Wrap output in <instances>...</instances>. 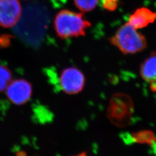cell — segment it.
Segmentation results:
<instances>
[{"mask_svg": "<svg viewBox=\"0 0 156 156\" xmlns=\"http://www.w3.org/2000/svg\"><path fill=\"white\" fill-rule=\"evenodd\" d=\"M19 0H0V26L4 28L13 27L22 15Z\"/></svg>", "mask_w": 156, "mask_h": 156, "instance_id": "cell-5", "label": "cell"}, {"mask_svg": "<svg viewBox=\"0 0 156 156\" xmlns=\"http://www.w3.org/2000/svg\"><path fill=\"white\" fill-rule=\"evenodd\" d=\"M5 90L9 100L17 105L27 102L32 95L31 84L24 79L12 80Z\"/></svg>", "mask_w": 156, "mask_h": 156, "instance_id": "cell-6", "label": "cell"}, {"mask_svg": "<svg viewBox=\"0 0 156 156\" xmlns=\"http://www.w3.org/2000/svg\"><path fill=\"white\" fill-rule=\"evenodd\" d=\"M134 142L140 144L152 145L156 142V136L151 130H140L131 135Z\"/></svg>", "mask_w": 156, "mask_h": 156, "instance_id": "cell-9", "label": "cell"}, {"mask_svg": "<svg viewBox=\"0 0 156 156\" xmlns=\"http://www.w3.org/2000/svg\"><path fill=\"white\" fill-rule=\"evenodd\" d=\"M60 84L66 93L76 94L83 89L85 77L82 72L77 68L68 67L62 71Z\"/></svg>", "mask_w": 156, "mask_h": 156, "instance_id": "cell-4", "label": "cell"}, {"mask_svg": "<svg viewBox=\"0 0 156 156\" xmlns=\"http://www.w3.org/2000/svg\"><path fill=\"white\" fill-rule=\"evenodd\" d=\"M156 20V12H153L146 8L138 9L129 17L128 23L138 30L144 28Z\"/></svg>", "mask_w": 156, "mask_h": 156, "instance_id": "cell-7", "label": "cell"}, {"mask_svg": "<svg viewBox=\"0 0 156 156\" xmlns=\"http://www.w3.org/2000/svg\"><path fill=\"white\" fill-rule=\"evenodd\" d=\"M109 42L124 55L135 54L147 48L145 36L128 23L117 30L115 35L109 38Z\"/></svg>", "mask_w": 156, "mask_h": 156, "instance_id": "cell-2", "label": "cell"}, {"mask_svg": "<svg viewBox=\"0 0 156 156\" xmlns=\"http://www.w3.org/2000/svg\"><path fill=\"white\" fill-rule=\"evenodd\" d=\"M88 156V154H87V153H86V152H82V153H79V154H76V155H75V156Z\"/></svg>", "mask_w": 156, "mask_h": 156, "instance_id": "cell-14", "label": "cell"}, {"mask_svg": "<svg viewBox=\"0 0 156 156\" xmlns=\"http://www.w3.org/2000/svg\"><path fill=\"white\" fill-rule=\"evenodd\" d=\"M134 102L128 94L117 93L112 95L106 116L114 126L123 128L129 126L134 114Z\"/></svg>", "mask_w": 156, "mask_h": 156, "instance_id": "cell-3", "label": "cell"}, {"mask_svg": "<svg viewBox=\"0 0 156 156\" xmlns=\"http://www.w3.org/2000/svg\"><path fill=\"white\" fill-rule=\"evenodd\" d=\"M102 6L105 9L109 11H114L118 6V0H102Z\"/></svg>", "mask_w": 156, "mask_h": 156, "instance_id": "cell-12", "label": "cell"}, {"mask_svg": "<svg viewBox=\"0 0 156 156\" xmlns=\"http://www.w3.org/2000/svg\"><path fill=\"white\" fill-rule=\"evenodd\" d=\"M99 0H74V3L82 12L92 11L97 5Z\"/></svg>", "mask_w": 156, "mask_h": 156, "instance_id": "cell-11", "label": "cell"}, {"mask_svg": "<svg viewBox=\"0 0 156 156\" xmlns=\"http://www.w3.org/2000/svg\"><path fill=\"white\" fill-rule=\"evenodd\" d=\"M11 81V71L7 67L0 65V92L5 90Z\"/></svg>", "mask_w": 156, "mask_h": 156, "instance_id": "cell-10", "label": "cell"}, {"mask_svg": "<svg viewBox=\"0 0 156 156\" xmlns=\"http://www.w3.org/2000/svg\"><path fill=\"white\" fill-rule=\"evenodd\" d=\"M54 26L57 35L62 38L84 36L91 23L81 13L62 10L56 15Z\"/></svg>", "mask_w": 156, "mask_h": 156, "instance_id": "cell-1", "label": "cell"}, {"mask_svg": "<svg viewBox=\"0 0 156 156\" xmlns=\"http://www.w3.org/2000/svg\"><path fill=\"white\" fill-rule=\"evenodd\" d=\"M151 89L153 91L156 92V83L151 84Z\"/></svg>", "mask_w": 156, "mask_h": 156, "instance_id": "cell-13", "label": "cell"}, {"mask_svg": "<svg viewBox=\"0 0 156 156\" xmlns=\"http://www.w3.org/2000/svg\"><path fill=\"white\" fill-rule=\"evenodd\" d=\"M140 75L146 82L156 83V51H153L141 64Z\"/></svg>", "mask_w": 156, "mask_h": 156, "instance_id": "cell-8", "label": "cell"}]
</instances>
